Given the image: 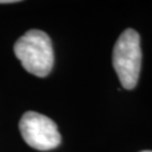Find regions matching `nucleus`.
Here are the masks:
<instances>
[{
    "label": "nucleus",
    "mask_w": 152,
    "mask_h": 152,
    "mask_svg": "<svg viewBox=\"0 0 152 152\" xmlns=\"http://www.w3.org/2000/svg\"><path fill=\"white\" fill-rule=\"evenodd\" d=\"M141 152H152V151H150V150H147V151H141Z\"/></svg>",
    "instance_id": "nucleus-5"
},
{
    "label": "nucleus",
    "mask_w": 152,
    "mask_h": 152,
    "mask_svg": "<svg viewBox=\"0 0 152 152\" xmlns=\"http://www.w3.org/2000/svg\"><path fill=\"white\" fill-rule=\"evenodd\" d=\"M14 53L25 70L36 77H46L54 63L52 42L46 33L31 29L14 45Z\"/></svg>",
    "instance_id": "nucleus-1"
},
{
    "label": "nucleus",
    "mask_w": 152,
    "mask_h": 152,
    "mask_svg": "<svg viewBox=\"0 0 152 152\" xmlns=\"http://www.w3.org/2000/svg\"><path fill=\"white\" fill-rule=\"evenodd\" d=\"M19 131L24 141L39 151L55 149L61 143L56 124L48 116L36 112H26L23 115L19 122Z\"/></svg>",
    "instance_id": "nucleus-3"
},
{
    "label": "nucleus",
    "mask_w": 152,
    "mask_h": 152,
    "mask_svg": "<svg viewBox=\"0 0 152 152\" xmlns=\"http://www.w3.org/2000/svg\"><path fill=\"white\" fill-rule=\"evenodd\" d=\"M142 50L139 33L127 28L120 35L113 50V65L121 85L125 89H134L140 77Z\"/></svg>",
    "instance_id": "nucleus-2"
},
{
    "label": "nucleus",
    "mask_w": 152,
    "mask_h": 152,
    "mask_svg": "<svg viewBox=\"0 0 152 152\" xmlns=\"http://www.w3.org/2000/svg\"><path fill=\"white\" fill-rule=\"evenodd\" d=\"M12 2H16L14 0H0V4H12Z\"/></svg>",
    "instance_id": "nucleus-4"
}]
</instances>
